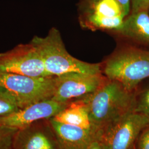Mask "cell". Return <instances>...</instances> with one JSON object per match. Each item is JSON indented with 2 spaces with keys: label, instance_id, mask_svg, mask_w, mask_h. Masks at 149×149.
Returning <instances> with one entry per match:
<instances>
[{
  "label": "cell",
  "instance_id": "cell-1",
  "mask_svg": "<svg viewBox=\"0 0 149 149\" xmlns=\"http://www.w3.org/2000/svg\"><path fill=\"white\" fill-rule=\"evenodd\" d=\"M84 97L91 122L100 133L111 123L134 111L136 96L117 81L107 79L97 90Z\"/></svg>",
  "mask_w": 149,
  "mask_h": 149
},
{
  "label": "cell",
  "instance_id": "cell-2",
  "mask_svg": "<svg viewBox=\"0 0 149 149\" xmlns=\"http://www.w3.org/2000/svg\"><path fill=\"white\" fill-rule=\"evenodd\" d=\"M31 43L37 49L45 69L52 76L72 72L102 74L100 64L84 62L70 55L66 49L60 32L55 28H52L44 37L35 36Z\"/></svg>",
  "mask_w": 149,
  "mask_h": 149
},
{
  "label": "cell",
  "instance_id": "cell-3",
  "mask_svg": "<svg viewBox=\"0 0 149 149\" xmlns=\"http://www.w3.org/2000/svg\"><path fill=\"white\" fill-rule=\"evenodd\" d=\"M104 72L109 80L134 92L143 80L149 77V51L135 47L122 49L107 60Z\"/></svg>",
  "mask_w": 149,
  "mask_h": 149
},
{
  "label": "cell",
  "instance_id": "cell-4",
  "mask_svg": "<svg viewBox=\"0 0 149 149\" xmlns=\"http://www.w3.org/2000/svg\"><path fill=\"white\" fill-rule=\"evenodd\" d=\"M0 86L13 98L19 108L52 98L55 76L34 77L0 71Z\"/></svg>",
  "mask_w": 149,
  "mask_h": 149
},
{
  "label": "cell",
  "instance_id": "cell-5",
  "mask_svg": "<svg viewBox=\"0 0 149 149\" xmlns=\"http://www.w3.org/2000/svg\"><path fill=\"white\" fill-rule=\"evenodd\" d=\"M149 125V117L135 111L124 114L100 132L99 139L107 149H130Z\"/></svg>",
  "mask_w": 149,
  "mask_h": 149
},
{
  "label": "cell",
  "instance_id": "cell-6",
  "mask_svg": "<svg viewBox=\"0 0 149 149\" xmlns=\"http://www.w3.org/2000/svg\"><path fill=\"white\" fill-rule=\"evenodd\" d=\"M80 11L81 23L92 29L117 31L128 16L117 0H83Z\"/></svg>",
  "mask_w": 149,
  "mask_h": 149
},
{
  "label": "cell",
  "instance_id": "cell-7",
  "mask_svg": "<svg viewBox=\"0 0 149 149\" xmlns=\"http://www.w3.org/2000/svg\"><path fill=\"white\" fill-rule=\"evenodd\" d=\"M0 71L34 77L52 76L45 69L37 49L31 42L1 53Z\"/></svg>",
  "mask_w": 149,
  "mask_h": 149
},
{
  "label": "cell",
  "instance_id": "cell-8",
  "mask_svg": "<svg viewBox=\"0 0 149 149\" xmlns=\"http://www.w3.org/2000/svg\"><path fill=\"white\" fill-rule=\"evenodd\" d=\"M102 74H88L69 72L55 76V88L52 99L69 103L95 92L106 81Z\"/></svg>",
  "mask_w": 149,
  "mask_h": 149
},
{
  "label": "cell",
  "instance_id": "cell-9",
  "mask_svg": "<svg viewBox=\"0 0 149 149\" xmlns=\"http://www.w3.org/2000/svg\"><path fill=\"white\" fill-rule=\"evenodd\" d=\"M68 104L52 98L38 102L0 118V126L17 130L21 129L38 121L54 117Z\"/></svg>",
  "mask_w": 149,
  "mask_h": 149
},
{
  "label": "cell",
  "instance_id": "cell-10",
  "mask_svg": "<svg viewBox=\"0 0 149 149\" xmlns=\"http://www.w3.org/2000/svg\"><path fill=\"white\" fill-rule=\"evenodd\" d=\"M13 149H60L49 119L34 123L17 130L13 140Z\"/></svg>",
  "mask_w": 149,
  "mask_h": 149
},
{
  "label": "cell",
  "instance_id": "cell-11",
  "mask_svg": "<svg viewBox=\"0 0 149 149\" xmlns=\"http://www.w3.org/2000/svg\"><path fill=\"white\" fill-rule=\"evenodd\" d=\"M60 149H86L92 141L99 139L95 129H86L49 119Z\"/></svg>",
  "mask_w": 149,
  "mask_h": 149
},
{
  "label": "cell",
  "instance_id": "cell-12",
  "mask_svg": "<svg viewBox=\"0 0 149 149\" xmlns=\"http://www.w3.org/2000/svg\"><path fill=\"white\" fill-rule=\"evenodd\" d=\"M124 37L149 47V12L130 13L117 31Z\"/></svg>",
  "mask_w": 149,
  "mask_h": 149
},
{
  "label": "cell",
  "instance_id": "cell-13",
  "mask_svg": "<svg viewBox=\"0 0 149 149\" xmlns=\"http://www.w3.org/2000/svg\"><path fill=\"white\" fill-rule=\"evenodd\" d=\"M52 118L61 123L86 129H95L91 122L88 107L84 97L70 102L64 109Z\"/></svg>",
  "mask_w": 149,
  "mask_h": 149
},
{
  "label": "cell",
  "instance_id": "cell-14",
  "mask_svg": "<svg viewBox=\"0 0 149 149\" xmlns=\"http://www.w3.org/2000/svg\"><path fill=\"white\" fill-rule=\"evenodd\" d=\"M19 109L13 97L4 88L0 86V118L10 114Z\"/></svg>",
  "mask_w": 149,
  "mask_h": 149
},
{
  "label": "cell",
  "instance_id": "cell-15",
  "mask_svg": "<svg viewBox=\"0 0 149 149\" xmlns=\"http://www.w3.org/2000/svg\"><path fill=\"white\" fill-rule=\"evenodd\" d=\"M134 111L149 117V87L142 91L138 97L136 96Z\"/></svg>",
  "mask_w": 149,
  "mask_h": 149
},
{
  "label": "cell",
  "instance_id": "cell-16",
  "mask_svg": "<svg viewBox=\"0 0 149 149\" xmlns=\"http://www.w3.org/2000/svg\"><path fill=\"white\" fill-rule=\"evenodd\" d=\"M16 131L0 126V149H13V140Z\"/></svg>",
  "mask_w": 149,
  "mask_h": 149
},
{
  "label": "cell",
  "instance_id": "cell-17",
  "mask_svg": "<svg viewBox=\"0 0 149 149\" xmlns=\"http://www.w3.org/2000/svg\"><path fill=\"white\" fill-rule=\"evenodd\" d=\"M141 11L149 12V0H131L130 13Z\"/></svg>",
  "mask_w": 149,
  "mask_h": 149
},
{
  "label": "cell",
  "instance_id": "cell-18",
  "mask_svg": "<svg viewBox=\"0 0 149 149\" xmlns=\"http://www.w3.org/2000/svg\"><path fill=\"white\" fill-rule=\"evenodd\" d=\"M138 147V149H149V125L139 135Z\"/></svg>",
  "mask_w": 149,
  "mask_h": 149
},
{
  "label": "cell",
  "instance_id": "cell-19",
  "mask_svg": "<svg viewBox=\"0 0 149 149\" xmlns=\"http://www.w3.org/2000/svg\"><path fill=\"white\" fill-rule=\"evenodd\" d=\"M86 149H107V148L102 141L98 139H96L91 143Z\"/></svg>",
  "mask_w": 149,
  "mask_h": 149
},
{
  "label": "cell",
  "instance_id": "cell-20",
  "mask_svg": "<svg viewBox=\"0 0 149 149\" xmlns=\"http://www.w3.org/2000/svg\"><path fill=\"white\" fill-rule=\"evenodd\" d=\"M122 5L126 13L129 15L131 12V0H117Z\"/></svg>",
  "mask_w": 149,
  "mask_h": 149
}]
</instances>
